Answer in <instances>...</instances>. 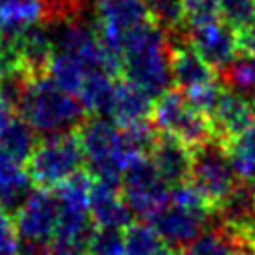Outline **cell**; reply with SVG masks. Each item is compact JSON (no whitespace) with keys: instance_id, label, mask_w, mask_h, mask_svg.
<instances>
[{"instance_id":"1","label":"cell","mask_w":255,"mask_h":255,"mask_svg":"<svg viewBox=\"0 0 255 255\" xmlns=\"http://www.w3.org/2000/svg\"><path fill=\"white\" fill-rule=\"evenodd\" d=\"M124 80L139 86L153 100L171 90V48L167 34L151 20L124 36Z\"/></svg>"},{"instance_id":"2","label":"cell","mask_w":255,"mask_h":255,"mask_svg":"<svg viewBox=\"0 0 255 255\" xmlns=\"http://www.w3.org/2000/svg\"><path fill=\"white\" fill-rule=\"evenodd\" d=\"M18 112L42 137L78 131L88 118L78 96L56 86L48 74L32 80Z\"/></svg>"},{"instance_id":"3","label":"cell","mask_w":255,"mask_h":255,"mask_svg":"<svg viewBox=\"0 0 255 255\" xmlns=\"http://www.w3.org/2000/svg\"><path fill=\"white\" fill-rule=\"evenodd\" d=\"M86 165L78 133H64L40 139L26 163L30 181L40 189H56Z\"/></svg>"},{"instance_id":"4","label":"cell","mask_w":255,"mask_h":255,"mask_svg":"<svg viewBox=\"0 0 255 255\" xmlns=\"http://www.w3.org/2000/svg\"><path fill=\"white\" fill-rule=\"evenodd\" d=\"M151 124L157 128V131L177 137L189 149H195L213 137L209 118L199 112L179 90H169L155 100Z\"/></svg>"},{"instance_id":"5","label":"cell","mask_w":255,"mask_h":255,"mask_svg":"<svg viewBox=\"0 0 255 255\" xmlns=\"http://www.w3.org/2000/svg\"><path fill=\"white\" fill-rule=\"evenodd\" d=\"M189 183L203 195V199L215 207L225 195L239 183V177L229 159V151L223 141L211 137L199 147L191 149V175Z\"/></svg>"},{"instance_id":"6","label":"cell","mask_w":255,"mask_h":255,"mask_svg":"<svg viewBox=\"0 0 255 255\" xmlns=\"http://www.w3.org/2000/svg\"><path fill=\"white\" fill-rule=\"evenodd\" d=\"M120 193L133 217L139 219H149L169 201V185L163 183L149 155L137 157L126 167Z\"/></svg>"},{"instance_id":"7","label":"cell","mask_w":255,"mask_h":255,"mask_svg":"<svg viewBox=\"0 0 255 255\" xmlns=\"http://www.w3.org/2000/svg\"><path fill=\"white\" fill-rule=\"evenodd\" d=\"M213 217V209H189L167 201L147 219V223L157 231L167 249L181 253L193 239L211 227Z\"/></svg>"},{"instance_id":"8","label":"cell","mask_w":255,"mask_h":255,"mask_svg":"<svg viewBox=\"0 0 255 255\" xmlns=\"http://www.w3.org/2000/svg\"><path fill=\"white\" fill-rule=\"evenodd\" d=\"M20 241L52 243L58 225V199L50 189H32L26 201L12 213Z\"/></svg>"},{"instance_id":"9","label":"cell","mask_w":255,"mask_h":255,"mask_svg":"<svg viewBox=\"0 0 255 255\" xmlns=\"http://www.w3.org/2000/svg\"><path fill=\"white\" fill-rule=\"evenodd\" d=\"M189 44L215 74L223 72L239 52L237 32L223 20L189 26Z\"/></svg>"},{"instance_id":"10","label":"cell","mask_w":255,"mask_h":255,"mask_svg":"<svg viewBox=\"0 0 255 255\" xmlns=\"http://www.w3.org/2000/svg\"><path fill=\"white\" fill-rule=\"evenodd\" d=\"M14 46L20 58V66L32 76H46L50 62L54 58V40L50 26L46 22L28 26L14 34Z\"/></svg>"},{"instance_id":"11","label":"cell","mask_w":255,"mask_h":255,"mask_svg":"<svg viewBox=\"0 0 255 255\" xmlns=\"http://www.w3.org/2000/svg\"><path fill=\"white\" fill-rule=\"evenodd\" d=\"M209 122L213 128V137H217L223 143L231 141L255 124L249 100L227 88H223L213 112L209 114Z\"/></svg>"},{"instance_id":"12","label":"cell","mask_w":255,"mask_h":255,"mask_svg":"<svg viewBox=\"0 0 255 255\" xmlns=\"http://www.w3.org/2000/svg\"><path fill=\"white\" fill-rule=\"evenodd\" d=\"M159 177L165 185H181L191 175V149L177 137L159 131L155 145L149 153Z\"/></svg>"},{"instance_id":"13","label":"cell","mask_w":255,"mask_h":255,"mask_svg":"<svg viewBox=\"0 0 255 255\" xmlns=\"http://www.w3.org/2000/svg\"><path fill=\"white\" fill-rule=\"evenodd\" d=\"M90 215L96 227L126 229L133 223V213L126 205L120 187L96 179L90 189Z\"/></svg>"},{"instance_id":"14","label":"cell","mask_w":255,"mask_h":255,"mask_svg":"<svg viewBox=\"0 0 255 255\" xmlns=\"http://www.w3.org/2000/svg\"><path fill=\"white\" fill-rule=\"evenodd\" d=\"M153 98L143 92L139 86L120 80L116 86V98H114V108H112V120L118 126H129L137 122H147L151 120L153 112Z\"/></svg>"},{"instance_id":"15","label":"cell","mask_w":255,"mask_h":255,"mask_svg":"<svg viewBox=\"0 0 255 255\" xmlns=\"http://www.w3.org/2000/svg\"><path fill=\"white\" fill-rule=\"evenodd\" d=\"M116 86H118V78L110 76L108 72L94 70L86 74L78 90V100L82 102L88 116H102V118L112 116Z\"/></svg>"},{"instance_id":"16","label":"cell","mask_w":255,"mask_h":255,"mask_svg":"<svg viewBox=\"0 0 255 255\" xmlns=\"http://www.w3.org/2000/svg\"><path fill=\"white\" fill-rule=\"evenodd\" d=\"M32 185L26 167L6 155L0 147V203L14 213L32 193Z\"/></svg>"},{"instance_id":"17","label":"cell","mask_w":255,"mask_h":255,"mask_svg":"<svg viewBox=\"0 0 255 255\" xmlns=\"http://www.w3.org/2000/svg\"><path fill=\"white\" fill-rule=\"evenodd\" d=\"M40 143L38 131L22 118V116H12L8 124L0 129V147L6 155H10L18 163H28L32 157L34 149Z\"/></svg>"},{"instance_id":"18","label":"cell","mask_w":255,"mask_h":255,"mask_svg":"<svg viewBox=\"0 0 255 255\" xmlns=\"http://www.w3.org/2000/svg\"><path fill=\"white\" fill-rule=\"evenodd\" d=\"M4 22H6V34H18L20 30L46 22V2L44 0H0ZM2 36V38H4Z\"/></svg>"},{"instance_id":"19","label":"cell","mask_w":255,"mask_h":255,"mask_svg":"<svg viewBox=\"0 0 255 255\" xmlns=\"http://www.w3.org/2000/svg\"><path fill=\"white\" fill-rule=\"evenodd\" d=\"M165 251V243L149 223L133 221L124 229V255H163Z\"/></svg>"},{"instance_id":"20","label":"cell","mask_w":255,"mask_h":255,"mask_svg":"<svg viewBox=\"0 0 255 255\" xmlns=\"http://www.w3.org/2000/svg\"><path fill=\"white\" fill-rule=\"evenodd\" d=\"M233 169L241 181L255 177V124L225 143Z\"/></svg>"},{"instance_id":"21","label":"cell","mask_w":255,"mask_h":255,"mask_svg":"<svg viewBox=\"0 0 255 255\" xmlns=\"http://www.w3.org/2000/svg\"><path fill=\"white\" fill-rule=\"evenodd\" d=\"M86 74H88V70L82 66L80 60L54 52V58H52L50 68H48V76L54 80L56 86L78 96V90H80Z\"/></svg>"},{"instance_id":"22","label":"cell","mask_w":255,"mask_h":255,"mask_svg":"<svg viewBox=\"0 0 255 255\" xmlns=\"http://www.w3.org/2000/svg\"><path fill=\"white\" fill-rule=\"evenodd\" d=\"M149 18L155 26H159L165 34H175L187 30L183 0H145Z\"/></svg>"},{"instance_id":"23","label":"cell","mask_w":255,"mask_h":255,"mask_svg":"<svg viewBox=\"0 0 255 255\" xmlns=\"http://www.w3.org/2000/svg\"><path fill=\"white\" fill-rule=\"evenodd\" d=\"M215 221V217H213ZM231 243L225 239V235L217 229L215 223H211V227H207L197 239H193L183 251L181 255H231Z\"/></svg>"},{"instance_id":"24","label":"cell","mask_w":255,"mask_h":255,"mask_svg":"<svg viewBox=\"0 0 255 255\" xmlns=\"http://www.w3.org/2000/svg\"><path fill=\"white\" fill-rule=\"evenodd\" d=\"M86 255H124V229L96 227L88 241Z\"/></svg>"},{"instance_id":"25","label":"cell","mask_w":255,"mask_h":255,"mask_svg":"<svg viewBox=\"0 0 255 255\" xmlns=\"http://www.w3.org/2000/svg\"><path fill=\"white\" fill-rule=\"evenodd\" d=\"M219 18L235 32L255 20V0H217Z\"/></svg>"},{"instance_id":"26","label":"cell","mask_w":255,"mask_h":255,"mask_svg":"<svg viewBox=\"0 0 255 255\" xmlns=\"http://www.w3.org/2000/svg\"><path fill=\"white\" fill-rule=\"evenodd\" d=\"M183 12L187 26H199L219 20L217 0H183Z\"/></svg>"},{"instance_id":"27","label":"cell","mask_w":255,"mask_h":255,"mask_svg":"<svg viewBox=\"0 0 255 255\" xmlns=\"http://www.w3.org/2000/svg\"><path fill=\"white\" fill-rule=\"evenodd\" d=\"M0 255H18V235L12 213L0 203Z\"/></svg>"},{"instance_id":"28","label":"cell","mask_w":255,"mask_h":255,"mask_svg":"<svg viewBox=\"0 0 255 255\" xmlns=\"http://www.w3.org/2000/svg\"><path fill=\"white\" fill-rule=\"evenodd\" d=\"M237 50L243 56L255 58V20L245 28L237 30Z\"/></svg>"},{"instance_id":"29","label":"cell","mask_w":255,"mask_h":255,"mask_svg":"<svg viewBox=\"0 0 255 255\" xmlns=\"http://www.w3.org/2000/svg\"><path fill=\"white\" fill-rule=\"evenodd\" d=\"M12 116H14V110H12V108H10V106L0 98V129L8 124V120H10Z\"/></svg>"},{"instance_id":"30","label":"cell","mask_w":255,"mask_h":255,"mask_svg":"<svg viewBox=\"0 0 255 255\" xmlns=\"http://www.w3.org/2000/svg\"><path fill=\"white\" fill-rule=\"evenodd\" d=\"M231 255H255V249H251V247H235V249H231Z\"/></svg>"},{"instance_id":"31","label":"cell","mask_w":255,"mask_h":255,"mask_svg":"<svg viewBox=\"0 0 255 255\" xmlns=\"http://www.w3.org/2000/svg\"><path fill=\"white\" fill-rule=\"evenodd\" d=\"M76 2H78L84 10H88V12H90V8H92V6H98L102 0H76Z\"/></svg>"},{"instance_id":"32","label":"cell","mask_w":255,"mask_h":255,"mask_svg":"<svg viewBox=\"0 0 255 255\" xmlns=\"http://www.w3.org/2000/svg\"><path fill=\"white\" fill-rule=\"evenodd\" d=\"M6 34V22H4V12H2V2H0V40Z\"/></svg>"},{"instance_id":"33","label":"cell","mask_w":255,"mask_h":255,"mask_svg":"<svg viewBox=\"0 0 255 255\" xmlns=\"http://www.w3.org/2000/svg\"><path fill=\"white\" fill-rule=\"evenodd\" d=\"M249 100V106H251V114H253V122H255V94L251 96V98H247Z\"/></svg>"},{"instance_id":"34","label":"cell","mask_w":255,"mask_h":255,"mask_svg":"<svg viewBox=\"0 0 255 255\" xmlns=\"http://www.w3.org/2000/svg\"><path fill=\"white\" fill-rule=\"evenodd\" d=\"M247 183H249V185H251V189H253V193H255V177H253V179H249V181H247Z\"/></svg>"}]
</instances>
